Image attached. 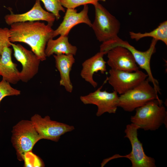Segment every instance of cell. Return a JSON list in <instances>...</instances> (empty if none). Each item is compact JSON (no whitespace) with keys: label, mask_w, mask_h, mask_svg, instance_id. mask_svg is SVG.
<instances>
[{"label":"cell","mask_w":167,"mask_h":167,"mask_svg":"<svg viewBox=\"0 0 167 167\" xmlns=\"http://www.w3.org/2000/svg\"><path fill=\"white\" fill-rule=\"evenodd\" d=\"M53 25L39 21L17 22L10 25V41L28 45L41 61L45 60V50L49 40L52 37Z\"/></svg>","instance_id":"obj_1"},{"label":"cell","mask_w":167,"mask_h":167,"mask_svg":"<svg viewBox=\"0 0 167 167\" xmlns=\"http://www.w3.org/2000/svg\"><path fill=\"white\" fill-rule=\"evenodd\" d=\"M162 103L160 99H154L137 108L131 122L145 131H156L163 124L167 126V112Z\"/></svg>","instance_id":"obj_2"},{"label":"cell","mask_w":167,"mask_h":167,"mask_svg":"<svg viewBox=\"0 0 167 167\" xmlns=\"http://www.w3.org/2000/svg\"><path fill=\"white\" fill-rule=\"evenodd\" d=\"M157 41L152 39L148 49L145 51H141L136 49L127 41H123L118 37L115 39L102 42L100 46V51L106 54L111 49L118 46L127 49L132 54L137 64L146 71L148 75L147 79L152 84L156 91L160 94L161 89L158 81L153 77L150 66L151 57L156 52V45Z\"/></svg>","instance_id":"obj_3"},{"label":"cell","mask_w":167,"mask_h":167,"mask_svg":"<svg viewBox=\"0 0 167 167\" xmlns=\"http://www.w3.org/2000/svg\"><path fill=\"white\" fill-rule=\"evenodd\" d=\"M11 141L17 158L24 161L26 154L31 152L35 144L42 139L31 120H22L13 127Z\"/></svg>","instance_id":"obj_4"},{"label":"cell","mask_w":167,"mask_h":167,"mask_svg":"<svg viewBox=\"0 0 167 167\" xmlns=\"http://www.w3.org/2000/svg\"><path fill=\"white\" fill-rule=\"evenodd\" d=\"M94 6L95 18L91 27L97 39L103 42L118 37L120 28L119 21L99 2Z\"/></svg>","instance_id":"obj_5"},{"label":"cell","mask_w":167,"mask_h":167,"mask_svg":"<svg viewBox=\"0 0 167 167\" xmlns=\"http://www.w3.org/2000/svg\"><path fill=\"white\" fill-rule=\"evenodd\" d=\"M158 92L147 79L136 87L119 96L118 107L131 112L148 102L160 99Z\"/></svg>","instance_id":"obj_6"},{"label":"cell","mask_w":167,"mask_h":167,"mask_svg":"<svg viewBox=\"0 0 167 167\" xmlns=\"http://www.w3.org/2000/svg\"><path fill=\"white\" fill-rule=\"evenodd\" d=\"M139 129L137 126L132 123L126 125L124 131V137L129 140L131 146V151L126 156L116 155L112 158L121 157L128 158L131 162L132 167H156L155 160L145 154L143 144L138 138L137 132Z\"/></svg>","instance_id":"obj_7"},{"label":"cell","mask_w":167,"mask_h":167,"mask_svg":"<svg viewBox=\"0 0 167 167\" xmlns=\"http://www.w3.org/2000/svg\"><path fill=\"white\" fill-rule=\"evenodd\" d=\"M30 120L42 139L58 142L61 135L75 129L73 126L51 120L48 116L43 118L35 114Z\"/></svg>","instance_id":"obj_8"},{"label":"cell","mask_w":167,"mask_h":167,"mask_svg":"<svg viewBox=\"0 0 167 167\" xmlns=\"http://www.w3.org/2000/svg\"><path fill=\"white\" fill-rule=\"evenodd\" d=\"M109 73V75L106 80L114 91L120 95L134 88L148 76L147 74L139 70L128 72L111 69Z\"/></svg>","instance_id":"obj_9"},{"label":"cell","mask_w":167,"mask_h":167,"mask_svg":"<svg viewBox=\"0 0 167 167\" xmlns=\"http://www.w3.org/2000/svg\"><path fill=\"white\" fill-rule=\"evenodd\" d=\"M102 87L101 86L94 92L80 97L84 104L97 106L96 115L97 117L105 113H115L118 107L119 96L118 93L114 90L112 92H108L106 90L102 91Z\"/></svg>","instance_id":"obj_10"},{"label":"cell","mask_w":167,"mask_h":167,"mask_svg":"<svg viewBox=\"0 0 167 167\" xmlns=\"http://www.w3.org/2000/svg\"><path fill=\"white\" fill-rule=\"evenodd\" d=\"M13 49L14 55L22 66L19 72L20 80L27 82L32 78L38 73L41 61L32 51L21 45L11 43Z\"/></svg>","instance_id":"obj_11"},{"label":"cell","mask_w":167,"mask_h":167,"mask_svg":"<svg viewBox=\"0 0 167 167\" xmlns=\"http://www.w3.org/2000/svg\"><path fill=\"white\" fill-rule=\"evenodd\" d=\"M107 54L106 63L112 69L128 72L139 70L132 54L126 48L116 46L109 50Z\"/></svg>","instance_id":"obj_12"},{"label":"cell","mask_w":167,"mask_h":167,"mask_svg":"<svg viewBox=\"0 0 167 167\" xmlns=\"http://www.w3.org/2000/svg\"><path fill=\"white\" fill-rule=\"evenodd\" d=\"M6 23L9 25L17 22L45 21L53 25L56 19L52 13L46 11L42 7L40 1L36 0L32 8L27 12L22 14H14L11 11L4 17Z\"/></svg>","instance_id":"obj_13"},{"label":"cell","mask_w":167,"mask_h":167,"mask_svg":"<svg viewBox=\"0 0 167 167\" xmlns=\"http://www.w3.org/2000/svg\"><path fill=\"white\" fill-rule=\"evenodd\" d=\"M88 5H84L79 12L75 9H67L62 22L54 30L53 38L58 35L68 36L71 29L79 24L84 23L91 27L92 23L88 15Z\"/></svg>","instance_id":"obj_14"},{"label":"cell","mask_w":167,"mask_h":167,"mask_svg":"<svg viewBox=\"0 0 167 167\" xmlns=\"http://www.w3.org/2000/svg\"><path fill=\"white\" fill-rule=\"evenodd\" d=\"M105 54L104 52L100 51L85 60L82 64V68L80 75L94 88H96L98 85L97 83L93 79L94 74L100 71L101 74H104L107 71L106 62L103 58Z\"/></svg>","instance_id":"obj_15"},{"label":"cell","mask_w":167,"mask_h":167,"mask_svg":"<svg viewBox=\"0 0 167 167\" xmlns=\"http://www.w3.org/2000/svg\"><path fill=\"white\" fill-rule=\"evenodd\" d=\"M11 54L12 49L8 47H4L1 53L0 75L9 83L15 84L20 80V72L12 61Z\"/></svg>","instance_id":"obj_16"},{"label":"cell","mask_w":167,"mask_h":167,"mask_svg":"<svg viewBox=\"0 0 167 167\" xmlns=\"http://www.w3.org/2000/svg\"><path fill=\"white\" fill-rule=\"evenodd\" d=\"M55 66L59 71L60 76L59 84L64 87L66 91L72 92L73 86L70 78V73L75 62L74 55L59 54L54 55Z\"/></svg>","instance_id":"obj_17"},{"label":"cell","mask_w":167,"mask_h":167,"mask_svg":"<svg viewBox=\"0 0 167 167\" xmlns=\"http://www.w3.org/2000/svg\"><path fill=\"white\" fill-rule=\"evenodd\" d=\"M77 47L72 45L68 41V36L60 35L55 40L49 39L47 42L45 50L46 57L55 55L66 54L75 55Z\"/></svg>","instance_id":"obj_18"},{"label":"cell","mask_w":167,"mask_h":167,"mask_svg":"<svg viewBox=\"0 0 167 167\" xmlns=\"http://www.w3.org/2000/svg\"><path fill=\"white\" fill-rule=\"evenodd\" d=\"M129 35L131 39L137 41L145 37H152L157 41L159 40L167 45V21H165L152 31L144 33H135L130 32Z\"/></svg>","instance_id":"obj_19"},{"label":"cell","mask_w":167,"mask_h":167,"mask_svg":"<svg viewBox=\"0 0 167 167\" xmlns=\"http://www.w3.org/2000/svg\"><path fill=\"white\" fill-rule=\"evenodd\" d=\"M41 1L44 4L47 11L53 14L56 19L58 20L61 16L59 12L61 11L65 12L64 7L62 5L60 0H36Z\"/></svg>","instance_id":"obj_20"},{"label":"cell","mask_w":167,"mask_h":167,"mask_svg":"<svg viewBox=\"0 0 167 167\" xmlns=\"http://www.w3.org/2000/svg\"><path fill=\"white\" fill-rule=\"evenodd\" d=\"M20 91L12 87L10 83L2 79L0 82V104L2 99L8 96H18Z\"/></svg>","instance_id":"obj_21"},{"label":"cell","mask_w":167,"mask_h":167,"mask_svg":"<svg viewBox=\"0 0 167 167\" xmlns=\"http://www.w3.org/2000/svg\"><path fill=\"white\" fill-rule=\"evenodd\" d=\"M64 7L66 9H75L81 5L92 4L94 5L99 1L105 2L106 0H60Z\"/></svg>","instance_id":"obj_22"},{"label":"cell","mask_w":167,"mask_h":167,"mask_svg":"<svg viewBox=\"0 0 167 167\" xmlns=\"http://www.w3.org/2000/svg\"><path fill=\"white\" fill-rule=\"evenodd\" d=\"M9 37V29L6 28H0V54L4 47L11 46Z\"/></svg>","instance_id":"obj_23"},{"label":"cell","mask_w":167,"mask_h":167,"mask_svg":"<svg viewBox=\"0 0 167 167\" xmlns=\"http://www.w3.org/2000/svg\"><path fill=\"white\" fill-rule=\"evenodd\" d=\"M0 57H1V55L0 54Z\"/></svg>","instance_id":"obj_24"}]
</instances>
